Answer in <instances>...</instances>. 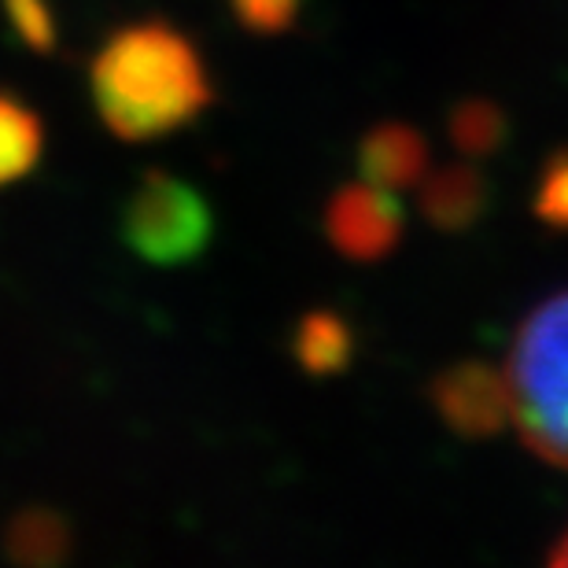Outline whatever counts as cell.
<instances>
[{"label": "cell", "mask_w": 568, "mask_h": 568, "mask_svg": "<svg viewBox=\"0 0 568 568\" xmlns=\"http://www.w3.org/2000/svg\"><path fill=\"white\" fill-rule=\"evenodd\" d=\"M100 122L126 141H155L189 126L214 100L200 49L163 19L111 33L89 67Z\"/></svg>", "instance_id": "6da1fadb"}, {"label": "cell", "mask_w": 568, "mask_h": 568, "mask_svg": "<svg viewBox=\"0 0 568 568\" xmlns=\"http://www.w3.org/2000/svg\"><path fill=\"white\" fill-rule=\"evenodd\" d=\"M506 381L525 447L568 469V292L525 317L506 362Z\"/></svg>", "instance_id": "7a4b0ae2"}, {"label": "cell", "mask_w": 568, "mask_h": 568, "mask_svg": "<svg viewBox=\"0 0 568 568\" xmlns=\"http://www.w3.org/2000/svg\"><path fill=\"white\" fill-rule=\"evenodd\" d=\"M122 236L130 252H138L152 266L192 263L214 236V214L207 200L189 181L174 174H144L133 189L122 219Z\"/></svg>", "instance_id": "3957f363"}, {"label": "cell", "mask_w": 568, "mask_h": 568, "mask_svg": "<svg viewBox=\"0 0 568 568\" xmlns=\"http://www.w3.org/2000/svg\"><path fill=\"white\" fill-rule=\"evenodd\" d=\"M328 244L355 263L384 258L403 236V207L395 192L373 185V181H351L328 200L325 207Z\"/></svg>", "instance_id": "277c9868"}, {"label": "cell", "mask_w": 568, "mask_h": 568, "mask_svg": "<svg viewBox=\"0 0 568 568\" xmlns=\"http://www.w3.org/2000/svg\"><path fill=\"white\" fill-rule=\"evenodd\" d=\"M432 406L447 422V428L462 432L469 439L495 436L498 428L514 422V403H509L506 366L495 369L487 362H454L432 381Z\"/></svg>", "instance_id": "5b68a950"}, {"label": "cell", "mask_w": 568, "mask_h": 568, "mask_svg": "<svg viewBox=\"0 0 568 568\" xmlns=\"http://www.w3.org/2000/svg\"><path fill=\"white\" fill-rule=\"evenodd\" d=\"M358 166L362 178L373 181V185L403 192L410 185H422V178L428 174V144L406 122H381L362 141Z\"/></svg>", "instance_id": "8992f818"}, {"label": "cell", "mask_w": 568, "mask_h": 568, "mask_svg": "<svg viewBox=\"0 0 568 568\" xmlns=\"http://www.w3.org/2000/svg\"><path fill=\"white\" fill-rule=\"evenodd\" d=\"M487 207V185L480 170L454 163L422 178V214L443 233H458L480 219Z\"/></svg>", "instance_id": "52a82bcc"}, {"label": "cell", "mask_w": 568, "mask_h": 568, "mask_svg": "<svg viewBox=\"0 0 568 568\" xmlns=\"http://www.w3.org/2000/svg\"><path fill=\"white\" fill-rule=\"evenodd\" d=\"M44 148L41 119L27 100L0 93V189L16 185L38 166Z\"/></svg>", "instance_id": "ba28073f"}, {"label": "cell", "mask_w": 568, "mask_h": 568, "mask_svg": "<svg viewBox=\"0 0 568 568\" xmlns=\"http://www.w3.org/2000/svg\"><path fill=\"white\" fill-rule=\"evenodd\" d=\"M351 355H355V336H351V328L339 314L314 311L295 328V362L306 373L328 377V373L344 369Z\"/></svg>", "instance_id": "9c48e42d"}, {"label": "cell", "mask_w": 568, "mask_h": 568, "mask_svg": "<svg viewBox=\"0 0 568 568\" xmlns=\"http://www.w3.org/2000/svg\"><path fill=\"white\" fill-rule=\"evenodd\" d=\"M506 138V115L484 97L462 100L450 111V141L462 155H487Z\"/></svg>", "instance_id": "30bf717a"}, {"label": "cell", "mask_w": 568, "mask_h": 568, "mask_svg": "<svg viewBox=\"0 0 568 568\" xmlns=\"http://www.w3.org/2000/svg\"><path fill=\"white\" fill-rule=\"evenodd\" d=\"M300 4L303 0H230L236 22L258 38H274V33L288 30L300 16Z\"/></svg>", "instance_id": "8fae6325"}, {"label": "cell", "mask_w": 568, "mask_h": 568, "mask_svg": "<svg viewBox=\"0 0 568 568\" xmlns=\"http://www.w3.org/2000/svg\"><path fill=\"white\" fill-rule=\"evenodd\" d=\"M536 214L542 222L568 230V152H558L547 163L536 192Z\"/></svg>", "instance_id": "7c38bea8"}, {"label": "cell", "mask_w": 568, "mask_h": 568, "mask_svg": "<svg viewBox=\"0 0 568 568\" xmlns=\"http://www.w3.org/2000/svg\"><path fill=\"white\" fill-rule=\"evenodd\" d=\"M8 16L30 44L44 49L52 41V16L41 0H8Z\"/></svg>", "instance_id": "4fadbf2b"}, {"label": "cell", "mask_w": 568, "mask_h": 568, "mask_svg": "<svg viewBox=\"0 0 568 568\" xmlns=\"http://www.w3.org/2000/svg\"><path fill=\"white\" fill-rule=\"evenodd\" d=\"M550 565H568V531L558 539V547L550 550Z\"/></svg>", "instance_id": "5bb4252c"}]
</instances>
